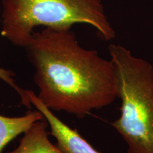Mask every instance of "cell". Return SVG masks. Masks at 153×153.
<instances>
[{
	"label": "cell",
	"instance_id": "cell-1",
	"mask_svg": "<svg viewBox=\"0 0 153 153\" xmlns=\"http://www.w3.org/2000/svg\"><path fill=\"white\" fill-rule=\"evenodd\" d=\"M25 48L35 69L37 97L51 110L84 118L118 98L114 63L82 48L71 28L33 31Z\"/></svg>",
	"mask_w": 153,
	"mask_h": 153
},
{
	"label": "cell",
	"instance_id": "cell-7",
	"mask_svg": "<svg viewBox=\"0 0 153 153\" xmlns=\"http://www.w3.org/2000/svg\"><path fill=\"white\" fill-rule=\"evenodd\" d=\"M14 73L10 70H5V69L0 68V79L6 82L7 84L13 88L15 91L18 93L22 100V104L24 106L30 108L31 104L30 103L29 99L26 94V90L23 89L16 84V81L14 79Z\"/></svg>",
	"mask_w": 153,
	"mask_h": 153
},
{
	"label": "cell",
	"instance_id": "cell-5",
	"mask_svg": "<svg viewBox=\"0 0 153 153\" xmlns=\"http://www.w3.org/2000/svg\"><path fill=\"white\" fill-rule=\"evenodd\" d=\"M48 126L43 119L36 121L25 132L19 146L8 153H65L50 141Z\"/></svg>",
	"mask_w": 153,
	"mask_h": 153
},
{
	"label": "cell",
	"instance_id": "cell-2",
	"mask_svg": "<svg viewBox=\"0 0 153 153\" xmlns=\"http://www.w3.org/2000/svg\"><path fill=\"white\" fill-rule=\"evenodd\" d=\"M1 5V35L18 47L27 46L37 26L63 29L85 24L104 41L116 37L102 0H2Z\"/></svg>",
	"mask_w": 153,
	"mask_h": 153
},
{
	"label": "cell",
	"instance_id": "cell-6",
	"mask_svg": "<svg viewBox=\"0 0 153 153\" xmlns=\"http://www.w3.org/2000/svg\"><path fill=\"white\" fill-rule=\"evenodd\" d=\"M43 119V114L38 110L29 111L19 117L0 115V153L10 141L24 133L36 121Z\"/></svg>",
	"mask_w": 153,
	"mask_h": 153
},
{
	"label": "cell",
	"instance_id": "cell-4",
	"mask_svg": "<svg viewBox=\"0 0 153 153\" xmlns=\"http://www.w3.org/2000/svg\"><path fill=\"white\" fill-rule=\"evenodd\" d=\"M30 103L43 114L50 126L52 135L56 139L57 146L65 153H101L78 133L60 119L45 106L33 91L26 90Z\"/></svg>",
	"mask_w": 153,
	"mask_h": 153
},
{
	"label": "cell",
	"instance_id": "cell-3",
	"mask_svg": "<svg viewBox=\"0 0 153 153\" xmlns=\"http://www.w3.org/2000/svg\"><path fill=\"white\" fill-rule=\"evenodd\" d=\"M116 68L120 116L111 123L128 153H153V67L120 45L110 44Z\"/></svg>",
	"mask_w": 153,
	"mask_h": 153
}]
</instances>
